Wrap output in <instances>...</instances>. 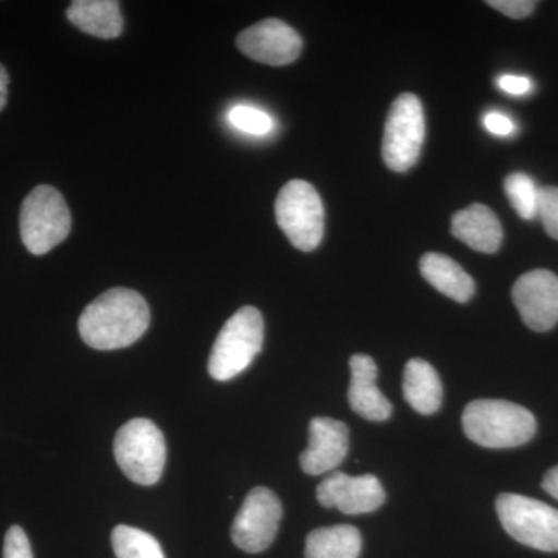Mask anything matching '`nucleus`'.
Listing matches in <instances>:
<instances>
[{
  "mask_svg": "<svg viewBox=\"0 0 558 558\" xmlns=\"http://www.w3.org/2000/svg\"><path fill=\"white\" fill-rule=\"evenodd\" d=\"M377 365L365 354L351 359V385H349V403L351 409L368 421H387L392 413L391 402L377 388Z\"/></svg>",
  "mask_w": 558,
  "mask_h": 558,
  "instance_id": "4468645a",
  "label": "nucleus"
},
{
  "mask_svg": "<svg viewBox=\"0 0 558 558\" xmlns=\"http://www.w3.org/2000/svg\"><path fill=\"white\" fill-rule=\"evenodd\" d=\"M112 548L117 558H165L160 543L153 535L124 524L113 529Z\"/></svg>",
  "mask_w": 558,
  "mask_h": 558,
  "instance_id": "aec40b11",
  "label": "nucleus"
},
{
  "mask_svg": "<svg viewBox=\"0 0 558 558\" xmlns=\"http://www.w3.org/2000/svg\"><path fill=\"white\" fill-rule=\"evenodd\" d=\"M348 450L347 424L330 417L312 418L310 446L301 453V469L312 476L333 472L347 458Z\"/></svg>",
  "mask_w": 558,
  "mask_h": 558,
  "instance_id": "ddd939ff",
  "label": "nucleus"
},
{
  "mask_svg": "<svg viewBox=\"0 0 558 558\" xmlns=\"http://www.w3.org/2000/svg\"><path fill=\"white\" fill-rule=\"evenodd\" d=\"M537 218L546 233L558 241V186H543L538 191Z\"/></svg>",
  "mask_w": 558,
  "mask_h": 558,
  "instance_id": "5701e85b",
  "label": "nucleus"
},
{
  "mask_svg": "<svg viewBox=\"0 0 558 558\" xmlns=\"http://www.w3.org/2000/svg\"><path fill=\"white\" fill-rule=\"evenodd\" d=\"M278 226L293 247L314 252L325 234V208L317 190L306 180H290L275 204Z\"/></svg>",
  "mask_w": 558,
  "mask_h": 558,
  "instance_id": "423d86ee",
  "label": "nucleus"
},
{
  "mask_svg": "<svg viewBox=\"0 0 558 558\" xmlns=\"http://www.w3.org/2000/svg\"><path fill=\"white\" fill-rule=\"evenodd\" d=\"M505 191L520 218L526 220L537 218L539 189L534 180L524 172H513L505 180Z\"/></svg>",
  "mask_w": 558,
  "mask_h": 558,
  "instance_id": "412c9836",
  "label": "nucleus"
},
{
  "mask_svg": "<svg viewBox=\"0 0 558 558\" xmlns=\"http://www.w3.org/2000/svg\"><path fill=\"white\" fill-rule=\"evenodd\" d=\"M421 274L442 295L468 303L475 293V281L468 271L442 253H425L421 258Z\"/></svg>",
  "mask_w": 558,
  "mask_h": 558,
  "instance_id": "dca6fc26",
  "label": "nucleus"
},
{
  "mask_svg": "<svg viewBox=\"0 0 558 558\" xmlns=\"http://www.w3.org/2000/svg\"><path fill=\"white\" fill-rule=\"evenodd\" d=\"M362 553V535L349 524L319 527L307 535L306 558H359Z\"/></svg>",
  "mask_w": 558,
  "mask_h": 558,
  "instance_id": "6ab92c4d",
  "label": "nucleus"
},
{
  "mask_svg": "<svg viewBox=\"0 0 558 558\" xmlns=\"http://www.w3.org/2000/svg\"><path fill=\"white\" fill-rule=\"evenodd\" d=\"M68 20L80 31L100 39L119 38L124 25L116 0H75L68 9Z\"/></svg>",
  "mask_w": 558,
  "mask_h": 558,
  "instance_id": "f3484780",
  "label": "nucleus"
},
{
  "mask_svg": "<svg viewBox=\"0 0 558 558\" xmlns=\"http://www.w3.org/2000/svg\"><path fill=\"white\" fill-rule=\"evenodd\" d=\"M512 299L521 319L529 329L546 332L558 323V277L553 271L537 269L517 279Z\"/></svg>",
  "mask_w": 558,
  "mask_h": 558,
  "instance_id": "9d476101",
  "label": "nucleus"
},
{
  "mask_svg": "<svg viewBox=\"0 0 558 558\" xmlns=\"http://www.w3.org/2000/svg\"><path fill=\"white\" fill-rule=\"evenodd\" d=\"M543 488L550 495V497L558 499V465L546 473L542 483Z\"/></svg>",
  "mask_w": 558,
  "mask_h": 558,
  "instance_id": "cd10ccee",
  "label": "nucleus"
},
{
  "mask_svg": "<svg viewBox=\"0 0 558 558\" xmlns=\"http://www.w3.org/2000/svg\"><path fill=\"white\" fill-rule=\"evenodd\" d=\"M148 303L131 289H110L81 314L78 329L87 347L113 351L131 347L149 328Z\"/></svg>",
  "mask_w": 558,
  "mask_h": 558,
  "instance_id": "f257e3e1",
  "label": "nucleus"
},
{
  "mask_svg": "<svg viewBox=\"0 0 558 558\" xmlns=\"http://www.w3.org/2000/svg\"><path fill=\"white\" fill-rule=\"evenodd\" d=\"M497 513L505 531L521 545L558 553V509L523 495L501 494Z\"/></svg>",
  "mask_w": 558,
  "mask_h": 558,
  "instance_id": "0eeeda50",
  "label": "nucleus"
},
{
  "mask_svg": "<svg viewBox=\"0 0 558 558\" xmlns=\"http://www.w3.org/2000/svg\"><path fill=\"white\" fill-rule=\"evenodd\" d=\"M229 121L245 134L266 135L274 130V120L269 113L252 106H234L229 112Z\"/></svg>",
  "mask_w": 558,
  "mask_h": 558,
  "instance_id": "4be33fe9",
  "label": "nucleus"
},
{
  "mask_svg": "<svg viewBox=\"0 0 558 558\" xmlns=\"http://www.w3.org/2000/svg\"><path fill=\"white\" fill-rule=\"evenodd\" d=\"M264 341V318L256 307L238 311L220 329L208 359L213 379L227 381L240 376L259 354Z\"/></svg>",
  "mask_w": 558,
  "mask_h": 558,
  "instance_id": "7ed1b4c3",
  "label": "nucleus"
},
{
  "mask_svg": "<svg viewBox=\"0 0 558 558\" xmlns=\"http://www.w3.org/2000/svg\"><path fill=\"white\" fill-rule=\"evenodd\" d=\"M462 428L472 442L486 449H512L534 438L537 421L531 411L508 400L470 402L462 414Z\"/></svg>",
  "mask_w": 558,
  "mask_h": 558,
  "instance_id": "f03ea898",
  "label": "nucleus"
},
{
  "mask_svg": "<svg viewBox=\"0 0 558 558\" xmlns=\"http://www.w3.org/2000/svg\"><path fill=\"white\" fill-rule=\"evenodd\" d=\"M384 487L374 475L351 476L330 473L317 487V499L325 508H336L348 515L374 512L385 502Z\"/></svg>",
  "mask_w": 558,
  "mask_h": 558,
  "instance_id": "f8f14e48",
  "label": "nucleus"
},
{
  "mask_svg": "<svg viewBox=\"0 0 558 558\" xmlns=\"http://www.w3.org/2000/svg\"><path fill=\"white\" fill-rule=\"evenodd\" d=\"M451 234L470 248L481 253H495L501 247L502 227L490 208L473 204L451 218Z\"/></svg>",
  "mask_w": 558,
  "mask_h": 558,
  "instance_id": "2eb2a0df",
  "label": "nucleus"
},
{
  "mask_svg": "<svg viewBox=\"0 0 558 558\" xmlns=\"http://www.w3.org/2000/svg\"><path fill=\"white\" fill-rule=\"evenodd\" d=\"M236 44L250 60L274 68L292 64L299 60L303 49L299 32L279 20H264L245 28L238 36Z\"/></svg>",
  "mask_w": 558,
  "mask_h": 558,
  "instance_id": "9b49d317",
  "label": "nucleus"
},
{
  "mask_svg": "<svg viewBox=\"0 0 558 558\" xmlns=\"http://www.w3.org/2000/svg\"><path fill=\"white\" fill-rule=\"evenodd\" d=\"M487 5L512 20H524L534 13L537 2H532V0H488Z\"/></svg>",
  "mask_w": 558,
  "mask_h": 558,
  "instance_id": "393cba45",
  "label": "nucleus"
},
{
  "mask_svg": "<svg viewBox=\"0 0 558 558\" xmlns=\"http://www.w3.org/2000/svg\"><path fill=\"white\" fill-rule=\"evenodd\" d=\"M281 519L282 506L277 495L267 487L253 488L233 521L231 538L245 553H263L277 537Z\"/></svg>",
  "mask_w": 558,
  "mask_h": 558,
  "instance_id": "1a4fd4ad",
  "label": "nucleus"
},
{
  "mask_svg": "<svg viewBox=\"0 0 558 558\" xmlns=\"http://www.w3.org/2000/svg\"><path fill=\"white\" fill-rule=\"evenodd\" d=\"M21 238L33 255H46L68 240L72 216L57 189L39 185L25 197L21 208Z\"/></svg>",
  "mask_w": 558,
  "mask_h": 558,
  "instance_id": "39448f33",
  "label": "nucleus"
},
{
  "mask_svg": "<svg viewBox=\"0 0 558 558\" xmlns=\"http://www.w3.org/2000/svg\"><path fill=\"white\" fill-rule=\"evenodd\" d=\"M121 472L140 486L159 483L167 462L163 433L149 418H134L119 429L113 442Z\"/></svg>",
  "mask_w": 558,
  "mask_h": 558,
  "instance_id": "20e7f679",
  "label": "nucleus"
},
{
  "mask_svg": "<svg viewBox=\"0 0 558 558\" xmlns=\"http://www.w3.org/2000/svg\"><path fill=\"white\" fill-rule=\"evenodd\" d=\"M403 396L417 413H436L442 403V384L439 374L422 359H413L403 371Z\"/></svg>",
  "mask_w": 558,
  "mask_h": 558,
  "instance_id": "a211bd4d",
  "label": "nucleus"
},
{
  "mask_svg": "<svg viewBox=\"0 0 558 558\" xmlns=\"http://www.w3.org/2000/svg\"><path fill=\"white\" fill-rule=\"evenodd\" d=\"M9 72H7V69L0 64V110H3V108H5L7 101H9Z\"/></svg>",
  "mask_w": 558,
  "mask_h": 558,
  "instance_id": "c85d7f7f",
  "label": "nucleus"
},
{
  "mask_svg": "<svg viewBox=\"0 0 558 558\" xmlns=\"http://www.w3.org/2000/svg\"><path fill=\"white\" fill-rule=\"evenodd\" d=\"M3 558H33L31 539L24 529L11 526L3 543Z\"/></svg>",
  "mask_w": 558,
  "mask_h": 558,
  "instance_id": "b1692460",
  "label": "nucleus"
},
{
  "mask_svg": "<svg viewBox=\"0 0 558 558\" xmlns=\"http://www.w3.org/2000/svg\"><path fill=\"white\" fill-rule=\"evenodd\" d=\"M483 123L490 134L498 135V137H509L517 130L515 123L501 112L486 113Z\"/></svg>",
  "mask_w": 558,
  "mask_h": 558,
  "instance_id": "a878e982",
  "label": "nucleus"
},
{
  "mask_svg": "<svg viewBox=\"0 0 558 558\" xmlns=\"http://www.w3.org/2000/svg\"><path fill=\"white\" fill-rule=\"evenodd\" d=\"M425 138L422 102L414 94L396 98L385 123L381 156L391 171L407 172L417 163Z\"/></svg>",
  "mask_w": 558,
  "mask_h": 558,
  "instance_id": "6e6552de",
  "label": "nucleus"
},
{
  "mask_svg": "<svg viewBox=\"0 0 558 558\" xmlns=\"http://www.w3.org/2000/svg\"><path fill=\"white\" fill-rule=\"evenodd\" d=\"M497 84L499 89L513 95V97H523L532 90L531 80H527L526 76L501 75L497 80Z\"/></svg>",
  "mask_w": 558,
  "mask_h": 558,
  "instance_id": "bb28decb",
  "label": "nucleus"
}]
</instances>
